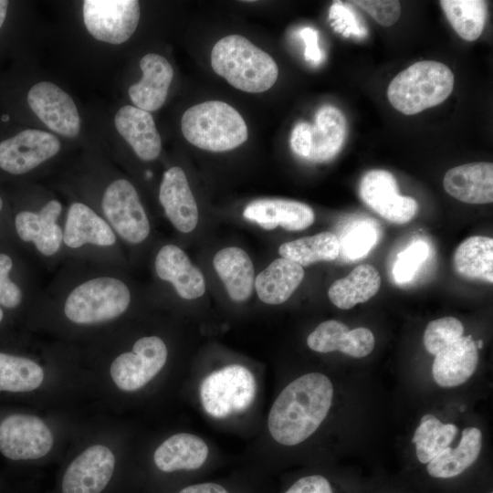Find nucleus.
Segmentation results:
<instances>
[{"mask_svg": "<svg viewBox=\"0 0 493 493\" xmlns=\"http://www.w3.org/2000/svg\"><path fill=\"white\" fill-rule=\"evenodd\" d=\"M333 386L320 372L306 373L288 383L273 403L267 428L283 446H296L309 438L326 418Z\"/></svg>", "mask_w": 493, "mask_h": 493, "instance_id": "f257e3e1", "label": "nucleus"}, {"mask_svg": "<svg viewBox=\"0 0 493 493\" xmlns=\"http://www.w3.org/2000/svg\"><path fill=\"white\" fill-rule=\"evenodd\" d=\"M211 65L230 85L250 93L269 89L278 76L271 56L239 35L226 36L215 43Z\"/></svg>", "mask_w": 493, "mask_h": 493, "instance_id": "f03ea898", "label": "nucleus"}, {"mask_svg": "<svg viewBox=\"0 0 493 493\" xmlns=\"http://www.w3.org/2000/svg\"><path fill=\"white\" fill-rule=\"evenodd\" d=\"M453 88L454 74L446 65L422 60L392 79L387 97L395 110L405 115H413L445 101Z\"/></svg>", "mask_w": 493, "mask_h": 493, "instance_id": "7ed1b4c3", "label": "nucleus"}, {"mask_svg": "<svg viewBox=\"0 0 493 493\" xmlns=\"http://www.w3.org/2000/svg\"><path fill=\"white\" fill-rule=\"evenodd\" d=\"M181 130L191 144L210 152L233 150L248 137L241 114L219 100H208L189 108L181 119Z\"/></svg>", "mask_w": 493, "mask_h": 493, "instance_id": "20e7f679", "label": "nucleus"}, {"mask_svg": "<svg viewBox=\"0 0 493 493\" xmlns=\"http://www.w3.org/2000/svg\"><path fill=\"white\" fill-rule=\"evenodd\" d=\"M130 301V290L121 280L100 277L80 284L69 293L64 313L74 323H99L121 315Z\"/></svg>", "mask_w": 493, "mask_h": 493, "instance_id": "39448f33", "label": "nucleus"}, {"mask_svg": "<svg viewBox=\"0 0 493 493\" xmlns=\"http://www.w3.org/2000/svg\"><path fill=\"white\" fill-rule=\"evenodd\" d=\"M256 391L252 372L243 365L231 364L204 379L200 399L209 415L221 419L246 411L253 403Z\"/></svg>", "mask_w": 493, "mask_h": 493, "instance_id": "423d86ee", "label": "nucleus"}, {"mask_svg": "<svg viewBox=\"0 0 493 493\" xmlns=\"http://www.w3.org/2000/svg\"><path fill=\"white\" fill-rule=\"evenodd\" d=\"M141 15L136 0H85L83 20L97 40L112 45L126 42L135 32Z\"/></svg>", "mask_w": 493, "mask_h": 493, "instance_id": "0eeeda50", "label": "nucleus"}, {"mask_svg": "<svg viewBox=\"0 0 493 493\" xmlns=\"http://www.w3.org/2000/svg\"><path fill=\"white\" fill-rule=\"evenodd\" d=\"M167 348L157 336L135 341L132 351L119 355L110 365V376L117 387L133 392L146 385L164 366Z\"/></svg>", "mask_w": 493, "mask_h": 493, "instance_id": "6e6552de", "label": "nucleus"}, {"mask_svg": "<svg viewBox=\"0 0 493 493\" xmlns=\"http://www.w3.org/2000/svg\"><path fill=\"white\" fill-rule=\"evenodd\" d=\"M102 210L113 229L125 240L139 244L150 233V223L134 186L125 179L112 182L102 197Z\"/></svg>", "mask_w": 493, "mask_h": 493, "instance_id": "1a4fd4ad", "label": "nucleus"}, {"mask_svg": "<svg viewBox=\"0 0 493 493\" xmlns=\"http://www.w3.org/2000/svg\"><path fill=\"white\" fill-rule=\"evenodd\" d=\"M359 195L366 206L393 224H406L418 212L416 200L401 195L395 177L386 170L367 172L361 179Z\"/></svg>", "mask_w": 493, "mask_h": 493, "instance_id": "9d476101", "label": "nucleus"}, {"mask_svg": "<svg viewBox=\"0 0 493 493\" xmlns=\"http://www.w3.org/2000/svg\"><path fill=\"white\" fill-rule=\"evenodd\" d=\"M53 435L46 423L30 414H11L0 424V452L12 460L37 459L52 448Z\"/></svg>", "mask_w": 493, "mask_h": 493, "instance_id": "9b49d317", "label": "nucleus"}, {"mask_svg": "<svg viewBox=\"0 0 493 493\" xmlns=\"http://www.w3.org/2000/svg\"><path fill=\"white\" fill-rule=\"evenodd\" d=\"M59 140L52 133L26 129L0 142V168L12 174H22L56 155Z\"/></svg>", "mask_w": 493, "mask_h": 493, "instance_id": "f8f14e48", "label": "nucleus"}, {"mask_svg": "<svg viewBox=\"0 0 493 493\" xmlns=\"http://www.w3.org/2000/svg\"><path fill=\"white\" fill-rule=\"evenodd\" d=\"M27 103L37 118L51 131L65 137H76L80 118L73 99L56 84L42 81L31 87Z\"/></svg>", "mask_w": 493, "mask_h": 493, "instance_id": "ddd939ff", "label": "nucleus"}, {"mask_svg": "<svg viewBox=\"0 0 493 493\" xmlns=\"http://www.w3.org/2000/svg\"><path fill=\"white\" fill-rule=\"evenodd\" d=\"M115 467L111 450L102 445L85 449L68 467L62 493H100L110 482Z\"/></svg>", "mask_w": 493, "mask_h": 493, "instance_id": "4468645a", "label": "nucleus"}, {"mask_svg": "<svg viewBox=\"0 0 493 493\" xmlns=\"http://www.w3.org/2000/svg\"><path fill=\"white\" fill-rule=\"evenodd\" d=\"M243 216L266 230L281 226L288 231H299L311 226L315 220V214L308 205L279 198L253 201L244 209Z\"/></svg>", "mask_w": 493, "mask_h": 493, "instance_id": "2eb2a0df", "label": "nucleus"}, {"mask_svg": "<svg viewBox=\"0 0 493 493\" xmlns=\"http://www.w3.org/2000/svg\"><path fill=\"white\" fill-rule=\"evenodd\" d=\"M373 333L367 328L349 327L335 320L321 322L307 338L309 348L327 353L340 351L353 358L369 355L374 348Z\"/></svg>", "mask_w": 493, "mask_h": 493, "instance_id": "dca6fc26", "label": "nucleus"}, {"mask_svg": "<svg viewBox=\"0 0 493 493\" xmlns=\"http://www.w3.org/2000/svg\"><path fill=\"white\" fill-rule=\"evenodd\" d=\"M159 200L174 227L193 231L198 223V208L184 170L174 166L163 173Z\"/></svg>", "mask_w": 493, "mask_h": 493, "instance_id": "f3484780", "label": "nucleus"}, {"mask_svg": "<svg viewBox=\"0 0 493 493\" xmlns=\"http://www.w3.org/2000/svg\"><path fill=\"white\" fill-rule=\"evenodd\" d=\"M62 210L58 200L47 203L39 212L22 211L15 219L16 229L23 241L33 242L45 256H52L60 247L63 232L57 224Z\"/></svg>", "mask_w": 493, "mask_h": 493, "instance_id": "a211bd4d", "label": "nucleus"}, {"mask_svg": "<svg viewBox=\"0 0 493 493\" xmlns=\"http://www.w3.org/2000/svg\"><path fill=\"white\" fill-rule=\"evenodd\" d=\"M443 185L448 194L463 203H492L493 164L481 162L453 167L446 173Z\"/></svg>", "mask_w": 493, "mask_h": 493, "instance_id": "6ab92c4d", "label": "nucleus"}, {"mask_svg": "<svg viewBox=\"0 0 493 493\" xmlns=\"http://www.w3.org/2000/svg\"><path fill=\"white\" fill-rule=\"evenodd\" d=\"M141 80L129 88V96L135 107L145 111L160 109L167 97L173 77L168 60L159 54H147L140 61Z\"/></svg>", "mask_w": 493, "mask_h": 493, "instance_id": "aec40b11", "label": "nucleus"}, {"mask_svg": "<svg viewBox=\"0 0 493 493\" xmlns=\"http://www.w3.org/2000/svg\"><path fill=\"white\" fill-rule=\"evenodd\" d=\"M158 277L171 282L184 299H198L205 294V282L202 272L177 246H163L155 258Z\"/></svg>", "mask_w": 493, "mask_h": 493, "instance_id": "412c9836", "label": "nucleus"}, {"mask_svg": "<svg viewBox=\"0 0 493 493\" xmlns=\"http://www.w3.org/2000/svg\"><path fill=\"white\" fill-rule=\"evenodd\" d=\"M477 362L478 352L472 336H461L435 355L434 380L441 387L460 385L474 373Z\"/></svg>", "mask_w": 493, "mask_h": 493, "instance_id": "4be33fe9", "label": "nucleus"}, {"mask_svg": "<svg viewBox=\"0 0 493 493\" xmlns=\"http://www.w3.org/2000/svg\"><path fill=\"white\" fill-rule=\"evenodd\" d=\"M114 124L140 159L152 161L159 156L161 137L150 112L125 105L117 111Z\"/></svg>", "mask_w": 493, "mask_h": 493, "instance_id": "5701e85b", "label": "nucleus"}, {"mask_svg": "<svg viewBox=\"0 0 493 493\" xmlns=\"http://www.w3.org/2000/svg\"><path fill=\"white\" fill-rule=\"evenodd\" d=\"M347 122L343 113L336 107L324 105L309 124L310 147L308 161L323 163L334 158L343 146Z\"/></svg>", "mask_w": 493, "mask_h": 493, "instance_id": "b1692460", "label": "nucleus"}, {"mask_svg": "<svg viewBox=\"0 0 493 493\" xmlns=\"http://www.w3.org/2000/svg\"><path fill=\"white\" fill-rule=\"evenodd\" d=\"M208 453V446L201 437L180 433L170 436L157 447L153 461L163 472L194 470L205 464Z\"/></svg>", "mask_w": 493, "mask_h": 493, "instance_id": "393cba45", "label": "nucleus"}, {"mask_svg": "<svg viewBox=\"0 0 493 493\" xmlns=\"http://www.w3.org/2000/svg\"><path fill=\"white\" fill-rule=\"evenodd\" d=\"M64 243L78 248L85 244L107 246L116 242L109 224L82 203L70 205L63 232Z\"/></svg>", "mask_w": 493, "mask_h": 493, "instance_id": "a878e982", "label": "nucleus"}, {"mask_svg": "<svg viewBox=\"0 0 493 493\" xmlns=\"http://www.w3.org/2000/svg\"><path fill=\"white\" fill-rule=\"evenodd\" d=\"M482 446V435L476 427L465 428L459 445L447 446L428 464L427 475L435 480H450L464 474L477 459Z\"/></svg>", "mask_w": 493, "mask_h": 493, "instance_id": "bb28decb", "label": "nucleus"}, {"mask_svg": "<svg viewBox=\"0 0 493 493\" xmlns=\"http://www.w3.org/2000/svg\"><path fill=\"white\" fill-rule=\"evenodd\" d=\"M213 265L233 300L249 299L253 292L255 271L245 250L237 246L225 247L215 255Z\"/></svg>", "mask_w": 493, "mask_h": 493, "instance_id": "cd10ccee", "label": "nucleus"}, {"mask_svg": "<svg viewBox=\"0 0 493 493\" xmlns=\"http://www.w3.org/2000/svg\"><path fill=\"white\" fill-rule=\"evenodd\" d=\"M304 269L284 257L277 258L255 278V288L259 299L269 305L287 301L300 285Z\"/></svg>", "mask_w": 493, "mask_h": 493, "instance_id": "c85d7f7f", "label": "nucleus"}, {"mask_svg": "<svg viewBox=\"0 0 493 493\" xmlns=\"http://www.w3.org/2000/svg\"><path fill=\"white\" fill-rule=\"evenodd\" d=\"M380 286L378 270L370 264H362L347 277L334 281L328 290V296L337 308L350 309L372 299L379 291Z\"/></svg>", "mask_w": 493, "mask_h": 493, "instance_id": "c756f323", "label": "nucleus"}, {"mask_svg": "<svg viewBox=\"0 0 493 493\" xmlns=\"http://www.w3.org/2000/svg\"><path fill=\"white\" fill-rule=\"evenodd\" d=\"M455 271L462 278L493 282V239L475 236L464 240L453 255Z\"/></svg>", "mask_w": 493, "mask_h": 493, "instance_id": "7c9ffc66", "label": "nucleus"}, {"mask_svg": "<svg viewBox=\"0 0 493 493\" xmlns=\"http://www.w3.org/2000/svg\"><path fill=\"white\" fill-rule=\"evenodd\" d=\"M340 251L338 237L328 231L286 242L278 247L281 257L301 267L320 261H332L337 258Z\"/></svg>", "mask_w": 493, "mask_h": 493, "instance_id": "2f4dec72", "label": "nucleus"}, {"mask_svg": "<svg viewBox=\"0 0 493 493\" xmlns=\"http://www.w3.org/2000/svg\"><path fill=\"white\" fill-rule=\"evenodd\" d=\"M439 4L459 37L467 41H474L480 37L488 16L486 1L441 0Z\"/></svg>", "mask_w": 493, "mask_h": 493, "instance_id": "473e14b6", "label": "nucleus"}, {"mask_svg": "<svg viewBox=\"0 0 493 493\" xmlns=\"http://www.w3.org/2000/svg\"><path fill=\"white\" fill-rule=\"evenodd\" d=\"M44 372L36 362L0 352V392L22 393L37 389Z\"/></svg>", "mask_w": 493, "mask_h": 493, "instance_id": "72a5a7b5", "label": "nucleus"}, {"mask_svg": "<svg viewBox=\"0 0 493 493\" xmlns=\"http://www.w3.org/2000/svg\"><path fill=\"white\" fill-rule=\"evenodd\" d=\"M457 431L453 424H443L433 414L424 415L412 438L418 461L428 464L449 446Z\"/></svg>", "mask_w": 493, "mask_h": 493, "instance_id": "f704fd0d", "label": "nucleus"}, {"mask_svg": "<svg viewBox=\"0 0 493 493\" xmlns=\"http://www.w3.org/2000/svg\"><path fill=\"white\" fill-rule=\"evenodd\" d=\"M464 327L454 317H444L430 321L424 332L423 341L426 351L435 355L450 343L463 336Z\"/></svg>", "mask_w": 493, "mask_h": 493, "instance_id": "c9c22d12", "label": "nucleus"}, {"mask_svg": "<svg viewBox=\"0 0 493 493\" xmlns=\"http://www.w3.org/2000/svg\"><path fill=\"white\" fill-rule=\"evenodd\" d=\"M428 246L423 241H416L401 252L394 263L393 275L397 283L410 281L415 271L428 256Z\"/></svg>", "mask_w": 493, "mask_h": 493, "instance_id": "e433bc0d", "label": "nucleus"}, {"mask_svg": "<svg viewBox=\"0 0 493 493\" xmlns=\"http://www.w3.org/2000/svg\"><path fill=\"white\" fill-rule=\"evenodd\" d=\"M329 19L333 29L345 37H363L367 34L365 26L348 4L333 2L330 7Z\"/></svg>", "mask_w": 493, "mask_h": 493, "instance_id": "4c0bfd02", "label": "nucleus"}, {"mask_svg": "<svg viewBox=\"0 0 493 493\" xmlns=\"http://www.w3.org/2000/svg\"><path fill=\"white\" fill-rule=\"evenodd\" d=\"M376 241V233L371 225L359 224L349 231L342 239L344 255L356 259L366 255Z\"/></svg>", "mask_w": 493, "mask_h": 493, "instance_id": "58836bf2", "label": "nucleus"}, {"mask_svg": "<svg viewBox=\"0 0 493 493\" xmlns=\"http://www.w3.org/2000/svg\"><path fill=\"white\" fill-rule=\"evenodd\" d=\"M351 4L369 14L378 24L383 26H393L401 16V5L393 0H358Z\"/></svg>", "mask_w": 493, "mask_h": 493, "instance_id": "ea45409f", "label": "nucleus"}, {"mask_svg": "<svg viewBox=\"0 0 493 493\" xmlns=\"http://www.w3.org/2000/svg\"><path fill=\"white\" fill-rule=\"evenodd\" d=\"M12 267L11 257L0 253V304L9 309L17 307L22 300L19 287L8 277Z\"/></svg>", "mask_w": 493, "mask_h": 493, "instance_id": "a19ab883", "label": "nucleus"}, {"mask_svg": "<svg viewBox=\"0 0 493 493\" xmlns=\"http://www.w3.org/2000/svg\"><path fill=\"white\" fill-rule=\"evenodd\" d=\"M285 493H335V490L329 478L312 474L296 480Z\"/></svg>", "mask_w": 493, "mask_h": 493, "instance_id": "79ce46f5", "label": "nucleus"}, {"mask_svg": "<svg viewBox=\"0 0 493 493\" xmlns=\"http://www.w3.org/2000/svg\"><path fill=\"white\" fill-rule=\"evenodd\" d=\"M299 36L305 44V58L314 64H319L322 60L323 54L318 44V32L306 26L300 29Z\"/></svg>", "mask_w": 493, "mask_h": 493, "instance_id": "37998d69", "label": "nucleus"}, {"mask_svg": "<svg viewBox=\"0 0 493 493\" xmlns=\"http://www.w3.org/2000/svg\"><path fill=\"white\" fill-rule=\"evenodd\" d=\"M179 493H229L224 487L212 482L188 486Z\"/></svg>", "mask_w": 493, "mask_h": 493, "instance_id": "c03bdc74", "label": "nucleus"}, {"mask_svg": "<svg viewBox=\"0 0 493 493\" xmlns=\"http://www.w3.org/2000/svg\"><path fill=\"white\" fill-rule=\"evenodd\" d=\"M8 4V1L0 0V28L2 27L5 19Z\"/></svg>", "mask_w": 493, "mask_h": 493, "instance_id": "a18cd8bd", "label": "nucleus"}, {"mask_svg": "<svg viewBox=\"0 0 493 493\" xmlns=\"http://www.w3.org/2000/svg\"><path fill=\"white\" fill-rule=\"evenodd\" d=\"M477 349H482L483 347V341L478 340L477 341H475Z\"/></svg>", "mask_w": 493, "mask_h": 493, "instance_id": "49530a36", "label": "nucleus"}, {"mask_svg": "<svg viewBox=\"0 0 493 493\" xmlns=\"http://www.w3.org/2000/svg\"><path fill=\"white\" fill-rule=\"evenodd\" d=\"M3 317H4V314H3V311H2V309L0 308V322L3 320Z\"/></svg>", "mask_w": 493, "mask_h": 493, "instance_id": "de8ad7c7", "label": "nucleus"}, {"mask_svg": "<svg viewBox=\"0 0 493 493\" xmlns=\"http://www.w3.org/2000/svg\"><path fill=\"white\" fill-rule=\"evenodd\" d=\"M2 207H3V201H2V199L0 197V211L2 210Z\"/></svg>", "mask_w": 493, "mask_h": 493, "instance_id": "09e8293b", "label": "nucleus"}]
</instances>
